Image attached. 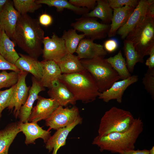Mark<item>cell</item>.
<instances>
[{
	"mask_svg": "<svg viewBox=\"0 0 154 154\" xmlns=\"http://www.w3.org/2000/svg\"><path fill=\"white\" fill-rule=\"evenodd\" d=\"M123 44V49L127 67L129 72L132 73L136 64L139 62L143 63V60L140 57L131 41L125 39Z\"/></svg>",
	"mask_w": 154,
	"mask_h": 154,
	"instance_id": "obj_28",
	"label": "cell"
},
{
	"mask_svg": "<svg viewBox=\"0 0 154 154\" xmlns=\"http://www.w3.org/2000/svg\"><path fill=\"white\" fill-rule=\"evenodd\" d=\"M38 21L40 25L45 27H47L52 24L53 19L50 15L44 13L40 16Z\"/></svg>",
	"mask_w": 154,
	"mask_h": 154,
	"instance_id": "obj_39",
	"label": "cell"
},
{
	"mask_svg": "<svg viewBox=\"0 0 154 154\" xmlns=\"http://www.w3.org/2000/svg\"><path fill=\"white\" fill-rule=\"evenodd\" d=\"M153 3V0L139 1L127 22L117 32L122 39H125L128 34L143 20L146 15L149 5Z\"/></svg>",
	"mask_w": 154,
	"mask_h": 154,
	"instance_id": "obj_11",
	"label": "cell"
},
{
	"mask_svg": "<svg viewBox=\"0 0 154 154\" xmlns=\"http://www.w3.org/2000/svg\"><path fill=\"white\" fill-rule=\"evenodd\" d=\"M20 14L15 9L13 1L9 0L0 13V28L11 39Z\"/></svg>",
	"mask_w": 154,
	"mask_h": 154,
	"instance_id": "obj_13",
	"label": "cell"
},
{
	"mask_svg": "<svg viewBox=\"0 0 154 154\" xmlns=\"http://www.w3.org/2000/svg\"><path fill=\"white\" fill-rule=\"evenodd\" d=\"M135 8L128 6L112 9L113 13L108 36H115L118 29L127 22Z\"/></svg>",
	"mask_w": 154,
	"mask_h": 154,
	"instance_id": "obj_22",
	"label": "cell"
},
{
	"mask_svg": "<svg viewBox=\"0 0 154 154\" xmlns=\"http://www.w3.org/2000/svg\"><path fill=\"white\" fill-rule=\"evenodd\" d=\"M59 80L73 95L75 100L84 103L94 101L100 92L91 74L86 70L71 74H62Z\"/></svg>",
	"mask_w": 154,
	"mask_h": 154,
	"instance_id": "obj_3",
	"label": "cell"
},
{
	"mask_svg": "<svg viewBox=\"0 0 154 154\" xmlns=\"http://www.w3.org/2000/svg\"><path fill=\"white\" fill-rule=\"evenodd\" d=\"M125 39L133 43L139 56L143 60L150 48L154 45V16L147 13Z\"/></svg>",
	"mask_w": 154,
	"mask_h": 154,
	"instance_id": "obj_6",
	"label": "cell"
},
{
	"mask_svg": "<svg viewBox=\"0 0 154 154\" xmlns=\"http://www.w3.org/2000/svg\"><path fill=\"white\" fill-rule=\"evenodd\" d=\"M19 54L20 57L15 64V66L21 71L30 73L40 80L42 73L41 62L29 55L21 53Z\"/></svg>",
	"mask_w": 154,
	"mask_h": 154,
	"instance_id": "obj_20",
	"label": "cell"
},
{
	"mask_svg": "<svg viewBox=\"0 0 154 154\" xmlns=\"http://www.w3.org/2000/svg\"><path fill=\"white\" fill-rule=\"evenodd\" d=\"M47 93L59 106H66L69 104L74 105L76 103L72 94L59 79L52 83Z\"/></svg>",
	"mask_w": 154,
	"mask_h": 154,
	"instance_id": "obj_19",
	"label": "cell"
},
{
	"mask_svg": "<svg viewBox=\"0 0 154 154\" xmlns=\"http://www.w3.org/2000/svg\"><path fill=\"white\" fill-rule=\"evenodd\" d=\"M68 2L74 6L93 10L96 4V0H69Z\"/></svg>",
	"mask_w": 154,
	"mask_h": 154,
	"instance_id": "obj_36",
	"label": "cell"
},
{
	"mask_svg": "<svg viewBox=\"0 0 154 154\" xmlns=\"http://www.w3.org/2000/svg\"><path fill=\"white\" fill-rule=\"evenodd\" d=\"M62 74H71L86 70L77 56L68 53L56 62Z\"/></svg>",
	"mask_w": 154,
	"mask_h": 154,
	"instance_id": "obj_24",
	"label": "cell"
},
{
	"mask_svg": "<svg viewBox=\"0 0 154 154\" xmlns=\"http://www.w3.org/2000/svg\"><path fill=\"white\" fill-rule=\"evenodd\" d=\"M36 106L33 107L28 122H37L48 118L59 106L53 99L39 96Z\"/></svg>",
	"mask_w": 154,
	"mask_h": 154,
	"instance_id": "obj_14",
	"label": "cell"
},
{
	"mask_svg": "<svg viewBox=\"0 0 154 154\" xmlns=\"http://www.w3.org/2000/svg\"><path fill=\"white\" fill-rule=\"evenodd\" d=\"M147 55H149V56L145 64L149 69L154 68V45L150 48Z\"/></svg>",
	"mask_w": 154,
	"mask_h": 154,
	"instance_id": "obj_40",
	"label": "cell"
},
{
	"mask_svg": "<svg viewBox=\"0 0 154 154\" xmlns=\"http://www.w3.org/2000/svg\"><path fill=\"white\" fill-rule=\"evenodd\" d=\"M138 79L137 75H133L126 79L116 81L107 90L100 92L98 98L106 103L115 100L121 103L125 91L129 86L137 82Z\"/></svg>",
	"mask_w": 154,
	"mask_h": 154,
	"instance_id": "obj_12",
	"label": "cell"
},
{
	"mask_svg": "<svg viewBox=\"0 0 154 154\" xmlns=\"http://www.w3.org/2000/svg\"><path fill=\"white\" fill-rule=\"evenodd\" d=\"M80 116L78 109L76 106L70 108L59 106L45 120V124L49 127L48 130H57L70 125Z\"/></svg>",
	"mask_w": 154,
	"mask_h": 154,
	"instance_id": "obj_8",
	"label": "cell"
},
{
	"mask_svg": "<svg viewBox=\"0 0 154 154\" xmlns=\"http://www.w3.org/2000/svg\"><path fill=\"white\" fill-rule=\"evenodd\" d=\"M149 154H154V147L153 146L151 149L149 150Z\"/></svg>",
	"mask_w": 154,
	"mask_h": 154,
	"instance_id": "obj_43",
	"label": "cell"
},
{
	"mask_svg": "<svg viewBox=\"0 0 154 154\" xmlns=\"http://www.w3.org/2000/svg\"><path fill=\"white\" fill-rule=\"evenodd\" d=\"M15 9L21 15L27 13H33L42 7V4L37 3L36 0H13Z\"/></svg>",
	"mask_w": 154,
	"mask_h": 154,
	"instance_id": "obj_31",
	"label": "cell"
},
{
	"mask_svg": "<svg viewBox=\"0 0 154 154\" xmlns=\"http://www.w3.org/2000/svg\"><path fill=\"white\" fill-rule=\"evenodd\" d=\"M142 82L145 89L154 100V68H148L143 78Z\"/></svg>",
	"mask_w": 154,
	"mask_h": 154,
	"instance_id": "obj_33",
	"label": "cell"
},
{
	"mask_svg": "<svg viewBox=\"0 0 154 154\" xmlns=\"http://www.w3.org/2000/svg\"><path fill=\"white\" fill-rule=\"evenodd\" d=\"M36 1L39 4H44L49 7H55L58 12H62L64 9H67L76 14L83 15L87 14L90 11L85 8L76 7L66 0H36Z\"/></svg>",
	"mask_w": 154,
	"mask_h": 154,
	"instance_id": "obj_27",
	"label": "cell"
},
{
	"mask_svg": "<svg viewBox=\"0 0 154 154\" xmlns=\"http://www.w3.org/2000/svg\"><path fill=\"white\" fill-rule=\"evenodd\" d=\"M75 20L71 26L76 31L83 33L87 38L94 40L104 38L108 36L110 25L100 23L94 18L84 15Z\"/></svg>",
	"mask_w": 154,
	"mask_h": 154,
	"instance_id": "obj_7",
	"label": "cell"
},
{
	"mask_svg": "<svg viewBox=\"0 0 154 154\" xmlns=\"http://www.w3.org/2000/svg\"><path fill=\"white\" fill-rule=\"evenodd\" d=\"M20 132L17 122L10 123L0 130V154H9V147Z\"/></svg>",
	"mask_w": 154,
	"mask_h": 154,
	"instance_id": "obj_23",
	"label": "cell"
},
{
	"mask_svg": "<svg viewBox=\"0 0 154 154\" xmlns=\"http://www.w3.org/2000/svg\"><path fill=\"white\" fill-rule=\"evenodd\" d=\"M106 59L117 73L121 79H126L131 76L121 50H119L117 54L114 56L110 57Z\"/></svg>",
	"mask_w": 154,
	"mask_h": 154,
	"instance_id": "obj_29",
	"label": "cell"
},
{
	"mask_svg": "<svg viewBox=\"0 0 154 154\" xmlns=\"http://www.w3.org/2000/svg\"><path fill=\"white\" fill-rule=\"evenodd\" d=\"M85 37L84 34H78L73 29L64 31L62 37L64 41L68 53L73 54L75 52L80 41Z\"/></svg>",
	"mask_w": 154,
	"mask_h": 154,
	"instance_id": "obj_30",
	"label": "cell"
},
{
	"mask_svg": "<svg viewBox=\"0 0 154 154\" xmlns=\"http://www.w3.org/2000/svg\"><path fill=\"white\" fill-rule=\"evenodd\" d=\"M42 73L40 82L44 87L50 88L52 83L59 80L62 74L56 62L52 60L41 61Z\"/></svg>",
	"mask_w": 154,
	"mask_h": 154,
	"instance_id": "obj_21",
	"label": "cell"
},
{
	"mask_svg": "<svg viewBox=\"0 0 154 154\" xmlns=\"http://www.w3.org/2000/svg\"><path fill=\"white\" fill-rule=\"evenodd\" d=\"M135 119L130 112L113 107L106 111L102 117L98 135L126 131L130 128Z\"/></svg>",
	"mask_w": 154,
	"mask_h": 154,
	"instance_id": "obj_5",
	"label": "cell"
},
{
	"mask_svg": "<svg viewBox=\"0 0 154 154\" xmlns=\"http://www.w3.org/2000/svg\"><path fill=\"white\" fill-rule=\"evenodd\" d=\"M9 1L8 0H0V13L2 11L4 6Z\"/></svg>",
	"mask_w": 154,
	"mask_h": 154,
	"instance_id": "obj_42",
	"label": "cell"
},
{
	"mask_svg": "<svg viewBox=\"0 0 154 154\" xmlns=\"http://www.w3.org/2000/svg\"><path fill=\"white\" fill-rule=\"evenodd\" d=\"M17 124L20 131L25 136V142L26 145L35 144V140L39 138L42 139L45 143L51 136L49 131L43 129L37 122L23 123L19 121Z\"/></svg>",
	"mask_w": 154,
	"mask_h": 154,
	"instance_id": "obj_15",
	"label": "cell"
},
{
	"mask_svg": "<svg viewBox=\"0 0 154 154\" xmlns=\"http://www.w3.org/2000/svg\"><path fill=\"white\" fill-rule=\"evenodd\" d=\"M28 73L21 71L18 73V80L13 91L8 108L12 110L15 117L17 118L21 107L25 104L28 96L30 86H27L26 78Z\"/></svg>",
	"mask_w": 154,
	"mask_h": 154,
	"instance_id": "obj_10",
	"label": "cell"
},
{
	"mask_svg": "<svg viewBox=\"0 0 154 154\" xmlns=\"http://www.w3.org/2000/svg\"><path fill=\"white\" fill-rule=\"evenodd\" d=\"M1 30V29L0 28V39Z\"/></svg>",
	"mask_w": 154,
	"mask_h": 154,
	"instance_id": "obj_44",
	"label": "cell"
},
{
	"mask_svg": "<svg viewBox=\"0 0 154 154\" xmlns=\"http://www.w3.org/2000/svg\"><path fill=\"white\" fill-rule=\"evenodd\" d=\"M18 73L13 71L7 72L3 70L0 72V89L11 87L15 85L18 80Z\"/></svg>",
	"mask_w": 154,
	"mask_h": 154,
	"instance_id": "obj_32",
	"label": "cell"
},
{
	"mask_svg": "<svg viewBox=\"0 0 154 154\" xmlns=\"http://www.w3.org/2000/svg\"><path fill=\"white\" fill-rule=\"evenodd\" d=\"M44 32L38 20L28 14H20L12 38L28 55L38 59L42 54Z\"/></svg>",
	"mask_w": 154,
	"mask_h": 154,
	"instance_id": "obj_1",
	"label": "cell"
},
{
	"mask_svg": "<svg viewBox=\"0 0 154 154\" xmlns=\"http://www.w3.org/2000/svg\"><path fill=\"white\" fill-rule=\"evenodd\" d=\"M118 45V42L116 40L111 39L105 41L103 46L107 52L112 53L117 50Z\"/></svg>",
	"mask_w": 154,
	"mask_h": 154,
	"instance_id": "obj_38",
	"label": "cell"
},
{
	"mask_svg": "<svg viewBox=\"0 0 154 154\" xmlns=\"http://www.w3.org/2000/svg\"><path fill=\"white\" fill-rule=\"evenodd\" d=\"M93 41L84 38L80 41L75 52L80 60L104 58L107 54L103 45L95 43Z\"/></svg>",
	"mask_w": 154,
	"mask_h": 154,
	"instance_id": "obj_17",
	"label": "cell"
},
{
	"mask_svg": "<svg viewBox=\"0 0 154 154\" xmlns=\"http://www.w3.org/2000/svg\"><path fill=\"white\" fill-rule=\"evenodd\" d=\"M80 61L85 69L91 75L100 92L107 90L114 82L121 79L104 58L82 59Z\"/></svg>",
	"mask_w": 154,
	"mask_h": 154,
	"instance_id": "obj_4",
	"label": "cell"
},
{
	"mask_svg": "<svg viewBox=\"0 0 154 154\" xmlns=\"http://www.w3.org/2000/svg\"><path fill=\"white\" fill-rule=\"evenodd\" d=\"M149 150L147 149L129 150L125 151L119 154H149Z\"/></svg>",
	"mask_w": 154,
	"mask_h": 154,
	"instance_id": "obj_41",
	"label": "cell"
},
{
	"mask_svg": "<svg viewBox=\"0 0 154 154\" xmlns=\"http://www.w3.org/2000/svg\"><path fill=\"white\" fill-rule=\"evenodd\" d=\"M143 124L139 117L135 119L129 129L124 132H115L94 139L92 144L97 145L100 151H110L119 154L125 151L134 149L135 144L143 130Z\"/></svg>",
	"mask_w": 154,
	"mask_h": 154,
	"instance_id": "obj_2",
	"label": "cell"
},
{
	"mask_svg": "<svg viewBox=\"0 0 154 154\" xmlns=\"http://www.w3.org/2000/svg\"><path fill=\"white\" fill-rule=\"evenodd\" d=\"M82 121V118L80 116L70 125L57 130L45 143L46 148L49 152L53 150L52 154H57L59 149L66 145V140L69 133Z\"/></svg>",
	"mask_w": 154,
	"mask_h": 154,
	"instance_id": "obj_16",
	"label": "cell"
},
{
	"mask_svg": "<svg viewBox=\"0 0 154 154\" xmlns=\"http://www.w3.org/2000/svg\"><path fill=\"white\" fill-rule=\"evenodd\" d=\"M15 44L1 29L0 39V54L7 61L15 65L19 58L15 48Z\"/></svg>",
	"mask_w": 154,
	"mask_h": 154,
	"instance_id": "obj_25",
	"label": "cell"
},
{
	"mask_svg": "<svg viewBox=\"0 0 154 154\" xmlns=\"http://www.w3.org/2000/svg\"><path fill=\"white\" fill-rule=\"evenodd\" d=\"M43 44L44 60H52L56 62L68 53L64 39L55 33H53L51 37H44Z\"/></svg>",
	"mask_w": 154,
	"mask_h": 154,
	"instance_id": "obj_9",
	"label": "cell"
},
{
	"mask_svg": "<svg viewBox=\"0 0 154 154\" xmlns=\"http://www.w3.org/2000/svg\"><path fill=\"white\" fill-rule=\"evenodd\" d=\"M110 6L112 9L128 6L135 8L137 5V0H108Z\"/></svg>",
	"mask_w": 154,
	"mask_h": 154,
	"instance_id": "obj_35",
	"label": "cell"
},
{
	"mask_svg": "<svg viewBox=\"0 0 154 154\" xmlns=\"http://www.w3.org/2000/svg\"><path fill=\"white\" fill-rule=\"evenodd\" d=\"M15 85L3 91H0V121L2 113L9 105Z\"/></svg>",
	"mask_w": 154,
	"mask_h": 154,
	"instance_id": "obj_34",
	"label": "cell"
},
{
	"mask_svg": "<svg viewBox=\"0 0 154 154\" xmlns=\"http://www.w3.org/2000/svg\"><path fill=\"white\" fill-rule=\"evenodd\" d=\"M31 80L32 85L29 90L28 97L25 104L21 107L18 117L19 119V121L23 123L28 122L34 102L38 98L39 93L45 90L39 80L33 76Z\"/></svg>",
	"mask_w": 154,
	"mask_h": 154,
	"instance_id": "obj_18",
	"label": "cell"
},
{
	"mask_svg": "<svg viewBox=\"0 0 154 154\" xmlns=\"http://www.w3.org/2000/svg\"><path fill=\"white\" fill-rule=\"evenodd\" d=\"M11 70L18 73L21 71L15 65L7 61L0 54V70Z\"/></svg>",
	"mask_w": 154,
	"mask_h": 154,
	"instance_id": "obj_37",
	"label": "cell"
},
{
	"mask_svg": "<svg viewBox=\"0 0 154 154\" xmlns=\"http://www.w3.org/2000/svg\"><path fill=\"white\" fill-rule=\"evenodd\" d=\"M113 10L109 5L108 0H97L96 4L91 11L84 16L100 19L104 24H108L111 21Z\"/></svg>",
	"mask_w": 154,
	"mask_h": 154,
	"instance_id": "obj_26",
	"label": "cell"
}]
</instances>
